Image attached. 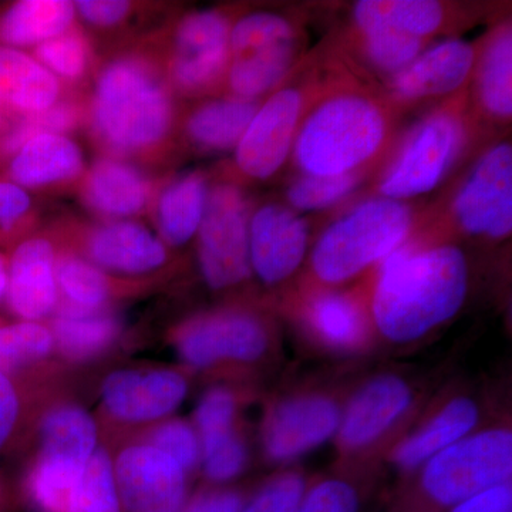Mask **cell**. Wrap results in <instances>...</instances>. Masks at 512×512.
<instances>
[{
  "label": "cell",
  "mask_w": 512,
  "mask_h": 512,
  "mask_svg": "<svg viewBox=\"0 0 512 512\" xmlns=\"http://www.w3.org/2000/svg\"><path fill=\"white\" fill-rule=\"evenodd\" d=\"M181 111L156 33L99 63L86 92L84 130L101 156L150 170L177 153Z\"/></svg>",
  "instance_id": "6da1fadb"
},
{
  "label": "cell",
  "mask_w": 512,
  "mask_h": 512,
  "mask_svg": "<svg viewBox=\"0 0 512 512\" xmlns=\"http://www.w3.org/2000/svg\"><path fill=\"white\" fill-rule=\"evenodd\" d=\"M467 289V259L456 245L404 244L380 262L373 320L384 338L413 342L453 318Z\"/></svg>",
  "instance_id": "7a4b0ae2"
},
{
  "label": "cell",
  "mask_w": 512,
  "mask_h": 512,
  "mask_svg": "<svg viewBox=\"0 0 512 512\" xmlns=\"http://www.w3.org/2000/svg\"><path fill=\"white\" fill-rule=\"evenodd\" d=\"M397 111L384 94L328 84L303 117L293 164L318 177L370 171L392 144Z\"/></svg>",
  "instance_id": "3957f363"
},
{
  "label": "cell",
  "mask_w": 512,
  "mask_h": 512,
  "mask_svg": "<svg viewBox=\"0 0 512 512\" xmlns=\"http://www.w3.org/2000/svg\"><path fill=\"white\" fill-rule=\"evenodd\" d=\"M414 224L416 212L407 202L382 197L360 202L316 241L313 276L323 285L350 281L407 244Z\"/></svg>",
  "instance_id": "277c9868"
},
{
  "label": "cell",
  "mask_w": 512,
  "mask_h": 512,
  "mask_svg": "<svg viewBox=\"0 0 512 512\" xmlns=\"http://www.w3.org/2000/svg\"><path fill=\"white\" fill-rule=\"evenodd\" d=\"M470 128L468 89H464L430 111L410 131L384 170L377 197L406 202L439 187L463 154Z\"/></svg>",
  "instance_id": "5b68a950"
},
{
  "label": "cell",
  "mask_w": 512,
  "mask_h": 512,
  "mask_svg": "<svg viewBox=\"0 0 512 512\" xmlns=\"http://www.w3.org/2000/svg\"><path fill=\"white\" fill-rule=\"evenodd\" d=\"M235 19L231 9L192 10L175 19L171 28L161 30L165 74L178 100L222 94Z\"/></svg>",
  "instance_id": "8992f818"
},
{
  "label": "cell",
  "mask_w": 512,
  "mask_h": 512,
  "mask_svg": "<svg viewBox=\"0 0 512 512\" xmlns=\"http://www.w3.org/2000/svg\"><path fill=\"white\" fill-rule=\"evenodd\" d=\"M325 89L292 72L268 94L234 150L232 181L264 183L278 174L292 153L303 117Z\"/></svg>",
  "instance_id": "52a82bcc"
},
{
  "label": "cell",
  "mask_w": 512,
  "mask_h": 512,
  "mask_svg": "<svg viewBox=\"0 0 512 512\" xmlns=\"http://www.w3.org/2000/svg\"><path fill=\"white\" fill-rule=\"evenodd\" d=\"M252 210L241 184L222 180L211 185L195 242L202 278L215 291L234 288L252 274L249 262Z\"/></svg>",
  "instance_id": "ba28073f"
},
{
  "label": "cell",
  "mask_w": 512,
  "mask_h": 512,
  "mask_svg": "<svg viewBox=\"0 0 512 512\" xmlns=\"http://www.w3.org/2000/svg\"><path fill=\"white\" fill-rule=\"evenodd\" d=\"M53 232L64 248L113 278H146L160 272L171 258V249L156 231L137 220L62 221Z\"/></svg>",
  "instance_id": "9c48e42d"
},
{
  "label": "cell",
  "mask_w": 512,
  "mask_h": 512,
  "mask_svg": "<svg viewBox=\"0 0 512 512\" xmlns=\"http://www.w3.org/2000/svg\"><path fill=\"white\" fill-rule=\"evenodd\" d=\"M511 473V431H480L458 440L427 461L423 487L441 504H460L488 488L507 484Z\"/></svg>",
  "instance_id": "30bf717a"
},
{
  "label": "cell",
  "mask_w": 512,
  "mask_h": 512,
  "mask_svg": "<svg viewBox=\"0 0 512 512\" xmlns=\"http://www.w3.org/2000/svg\"><path fill=\"white\" fill-rule=\"evenodd\" d=\"M268 345L264 320L242 308L202 313L174 333L177 355L194 369H208L222 362H255L265 355Z\"/></svg>",
  "instance_id": "8fae6325"
},
{
  "label": "cell",
  "mask_w": 512,
  "mask_h": 512,
  "mask_svg": "<svg viewBox=\"0 0 512 512\" xmlns=\"http://www.w3.org/2000/svg\"><path fill=\"white\" fill-rule=\"evenodd\" d=\"M451 217L471 237L505 239L512 231V147L503 141L478 158L451 204Z\"/></svg>",
  "instance_id": "7c38bea8"
},
{
  "label": "cell",
  "mask_w": 512,
  "mask_h": 512,
  "mask_svg": "<svg viewBox=\"0 0 512 512\" xmlns=\"http://www.w3.org/2000/svg\"><path fill=\"white\" fill-rule=\"evenodd\" d=\"M163 180L141 165L100 156L87 167L76 194L96 221L138 220L150 215Z\"/></svg>",
  "instance_id": "4fadbf2b"
},
{
  "label": "cell",
  "mask_w": 512,
  "mask_h": 512,
  "mask_svg": "<svg viewBox=\"0 0 512 512\" xmlns=\"http://www.w3.org/2000/svg\"><path fill=\"white\" fill-rule=\"evenodd\" d=\"M114 477L126 512H183L187 473L177 461L146 443L120 451Z\"/></svg>",
  "instance_id": "5bb4252c"
},
{
  "label": "cell",
  "mask_w": 512,
  "mask_h": 512,
  "mask_svg": "<svg viewBox=\"0 0 512 512\" xmlns=\"http://www.w3.org/2000/svg\"><path fill=\"white\" fill-rule=\"evenodd\" d=\"M481 42L448 39L431 45L412 64L386 82L384 96L397 110L417 101L451 97L467 89Z\"/></svg>",
  "instance_id": "9a60e30c"
},
{
  "label": "cell",
  "mask_w": 512,
  "mask_h": 512,
  "mask_svg": "<svg viewBox=\"0 0 512 512\" xmlns=\"http://www.w3.org/2000/svg\"><path fill=\"white\" fill-rule=\"evenodd\" d=\"M55 232H32L15 244L9 258L6 305L22 322H39L59 306Z\"/></svg>",
  "instance_id": "2e32d148"
},
{
  "label": "cell",
  "mask_w": 512,
  "mask_h": 512,
  "mask_svg": "<svg viewBox=\"0 0 512 512\" xmlns=\"http://www.w3.org/2000/svg\"><path fill=\"white\" fill-rule=\"evenodd\" d=\"M87 167L82 147L72 136L40 133L5 163V180L32 195L76 192Z\"/></svg>",
  "instance_id": "e0dca14e"
},
{
  "label": "cell",
  "mask_w": 512,
  "mask_h": 512,
  "mask_svg": "<svg viewBox=\"0 0 512 512\" xmlns=\"http://www.w3.org/2000/svg\"><path fill=\"white\" fill-rule=\"evenodd\" d=\"M308 239V225L286 205L255 208L249 218L251 271L265 285L281 284L302 265Z\"/></svg>",
  "instance_id": "ac0fdd59"
},
{
  "label": "cell",
  "mask_w": 512,
  "mask_h": 512,
  "mask_svg": "<svg viewBox=\"0 0 512 512\" xmlns=\"http://www.w3.org/2000/svg\"><path fill=\"white\" fill-rule=\"evenodd\" d=\"M187 393V379L175 370L127 369L107 376L100 396L111 419L138 424L170 416Z\"/></svg>",
  "instance_id": "d6986e66"
},
{
  "label": "cell",
  "mask_w": 512,
  "mask_h": 512,
  "mask_svg": "<svg viewBox=\"0 0 512 512\" xmlns=\"http://www.w3.org/2000/svg\"><path fill=\"white\" fill-rule=\"evenodd\" d=\"M340 412L325 396H302L275 407L264 430L266 456L284 463L328 441L339 430Z\"/></svg>",
  "instance_id": "ffe728a7"
},
{
  "label": "cell",
  "mask_w": 512,
  "mask_h": 512,
  "mask_svg": "<svg viewBox=\"0 0 512 512\" xmlns=\"http://www.w3.org/2000/svg\"><path fill=\"white\" fill-rule=\"evenodd\" d=\"M264 100L235 99L227 94L197 100L191 109L181 111L178 146L197 154L234 151Z\"/></svg>",
  "instance_id": "44dd1931"
},
{
  "label": "cell",
  "mask_w": 512,
  "mask_h": 512,
  "mask_svg": "<svg viewBox=\"0 0 512 512\" xmlns=\"http://www.w3.org/2000/svg\"><path fill=\"white\" fill-rule=\"evenodd\" d=\"M412 390L396 376H380L363 386L340 416L339 440L359 450L379 439L412 403Z\"/></svg>",
  "instance_id": "7402d4cb"
},
{
  "label": "cell",
  "mask_w": 512,
  "mask_h": 512,
  "mask_svg": "<svg viewBox=\"0 0 512 512\" xmlns=\"http://www.w3.org/2000/svg\"><path fill=\"white\" fill-rule=\"evenodd\" d=\"M210 190V177L202 170L164 177L150 217L156 234L168 248L185 247L197 237Z\"/></svg>",
  "instance_id": "603a6c76"
},
{
  "label": "cell",
  "mask_w": 512,
  "mask_h": 512,
  "mask_svg": "<svg viewBox=\"0 0 512 512\" xmlns=\"http://www.w3.org/2000/svg\"><path fill=\"white\" fill-rule=\"evenodd\" d=\"M70 94L32 53L0 45V107L15 119L52 109Z\"/></svg>",
  "instance_id": "cb8c5ba5"
},
{
  "label": "cell",
  "mask_w": 512,
  "mask_h": 512,
  "mask_svg": "<svg viewBox=\"0 0 512 512\" xmlns=\"http://www.w3.org/2000/svg\"><path fill=\"white\" fill-rule=\"evenodd\" d=\"M474 94L485 119L507 124L512 116V29L504 20L481 40L474 67Z\"/></svg>",
  "instance_id": "d4e9b609"
},
{
  "label": "cell",
  "mask_w": 512,
  "mask_h": 512,
  "mask_svg": "<svg viewBox=\"0 0 512 512\" xmlns=\"http://www.w3.org/2000/svg\"><path fill=\"white\" fill-rule=\"evenodd\" d=\"M36 461L64 470L82 471L97 450L96 421L76 404L49 410L40 423Z\"/></svg>",
  "instance_id": "484cf974"
},
{
  "label": "cell",
  "mask_w": 512,
  "mask_h": 512,
  "mask_svg": "<svg viewBox=\"0 0 512 512\" xmlns=\"http://www.w3.org/2000/svg\"><path fill=\"white\" fill-rule=\"evenodd\" d=\"M302 62V39L265 47L229 60L222 94L264 100Z\"/></svg>",
  "instance_id": "4316f807"
},
{
  "label": "cell",
  "mask_w": 512,
  "mask_h": 512,
  "mask_svg": "<svg viewBox=\"0 0 512 512\" xmlns=\"http://www.w3.org/2000/svg\"><path fill=\"white\" fill-rule=\"evenodd\" d=\"M458 18L454 6L430 0H362L352 13L353 23H377L429 42L453 32Z\"/></svg>",
  "instance_id": "83f0119b"
},
{
  "label": "cell",
  "mask_w": 512,
  "mask_h": 512,
  "mask_svg": "<svg viewBox=\"0 0 512 512\" xmlns=\"http://www.w3.org/2000/svg\"><path fill=\"white\" fill-rule=\"evenodd\" d=\"M77 25L74 2L19 0L0 8V45L35 49Z\"/></svg>",
  "instance_id": "f1b7e54d"
},
{
  "label": "cell",
  "mask_w": 512,
  "mask_h": 512,
  "mask_svg": "<svg viewBox=\"0 0 512 512\" xmlns=\"http://www.w3.org/2000/svg\"><path fill=\"white\" fill-rule=\"evenodd\" d=\"M477 420L478 409L473 400L466 397L451 400L426 426L399 444L394 450V463L404 470L423 466L451 444L468 436Z\"/></svg>",
  "instance_id": "f546056e"
},
{
  "label": "cell",
  "mask_w": 512,
  "mask_h": 512,
  "mask_svg": "<svg viewBox=\"0 0 512 512\" xmlns=\"http://www.w3.org/2000/svg\"><path fill=\"white\" fill-rule=\"evenodd\" d=\"M32 56L70 93H86L100 63L92 36L79 22L35 47Z\"/></svg>",
  "instance_id": "4dcf8cb0"
},
{
  "label": "cell",
  "mask_w": 512,
  "mask_h": 512,
  "mask_svg": "<svg viewBox=\"0 0 512 512\" xmlns=\"http://www.w3.org/2000/svg\"><path fill=\"white\" fill-rule=\"evenodd\" d=\"M55 346L66 359L84 362L106 352L116 342L120 322L113 313L57 308L52 323Z\"/></svg>",
  "instance_id": "1f68e13d"
},
{
  "label": "cell",
  "mask_w": 512,
  "mask_h": 512,
  "mask_svg": "<svg viewBox=\"0 0 512 512\" xmlns=\"http://www.w3.org/2000/svg\"><path fill=\"white\" fill-rule=\"evenodd\" d=\"M56 279L59 299H62L57 308L103 311L117 292L113 276L64 247L59 248L57 254Z\"/></svg>",
  "instance_id": "d6a6232c"
},
{
  "label": "cell",
  "mask_w": 512,
  "mask_h": 512,
  "mask_svg": "<svg viewBox=\"0 0 512 512\" xmlns=\"http://www.w3.org/2000/svg\"><path fill=\"white\" fill-rule=\"evenodd\" d=\"M353 40L365 63L386 77V82L433 45L429 40L377 23H353Z\"/></svg>",
  "instance_id": "836d02e7"
},
{
  "label": "cell",
  "mask_w": 512,
  "mask_h": 512,
  "mask_svg": "<svg viewBox=\"0 0 512 512\" xmlns=\"http://www.w3.org/2000/svg\"><path fill=\"white\" fill-rule=\"evenodd\" d=\"M313 332L332 348L352 349L365 338L366 323L359 303L345 293L322 292L306 308Z\"/></svg>",
  "instance_id": "e575fe53"
},
{
  "label": "cell",
  "mask_w": 512,
  "mask_h": 512,
  "mask_svg": "<svg viewBox=\"0 0 512 512\" xmlns=\"http://www.w3.org/2000/svg\"><path fill=\"white\" fill-rule=\"evenodd\" d=\"M66 512H121L113 460L104 448L87 461L70 490Z\"/></svg>",
  "instance_id": "d590c367"
},
{
  "label": "cell",
  "mask_w": 512,
  "mask_h": 512,
  "mask_svg": "<svg viewBox=\"0 0 512 512\" xmlns=\"http://www.w3.org/2000/svg\"><path fill=\"white\" fill-rule=\"evenodd\" d=\"M53 348L52 330L40 322L0 325V373L13 377L46 359Z\"/></svg>",
  "instance_id": "8d00e7d4"
},
{
  "label": "cell",
  "mask_w": 512,
  "mask_h": 512,
  "mask_svg": "<svg viewBox=\"0 0 512 512\" xmlns=\"http://www.w3.org/2000/svg\"><path fill=\"white\" fill-rule=\"evenodd\" d=\"M302 39L295 20L275 12H252L237 16L229 35L232 56Z\"/></svg>",
  "instance_id": "74e56055"
},
{
  "label": "cell",
  "mask_w": 512,
  "mask_h": 512,
  "mask_svg": "<svg viewBox=\"0 0 512 512\" xmlns=\"http://www.w3.org/2000/svg\"><path fill=\"white\" fill-rule=\"evenodd\" d=\"M369 171L343 175H302L286 190V202L291 210L320 211L345 200L362 184Z\"/></svg>",
  "instance_id": "f35d334b"
},
{
  "label": "cell",
  "mask_w": 512,
  "mask_h": 512,
  "mask_svg": "<svg viewBox=\"0 0 512 512\" xmlns=\"http://www.w3.org/2000/svg\"><path fill=\"white\" fill-rule=\"evenodd\" d=\"M202 470L215 483L232 480L247 464V448L235 430L200 439Z\"/></svg>",
  "instance_id": "ab89813d"
},
{
  "label": "cell",
  "mask_w": 512,
  "mask_h": 512,
  "mask_svg": "<svg viewBox=\"0 0 512 512\" xmlns=\"http://www.w3.org/2000/svg\"><path fill=\"white\" fill-rule=\"evenodd\" d=\"M37 210L32 195L0 177V244H18L32 234Z\"/></svg>",
  "instance_id": "60d3db41"
},
{
  "label": "cell",
  "mask_w": 512,
  "mask_h": 512,
  "mask_svg": "<svg viewBox=\"0 0 512 512\" xmlns=\"http://www.w3.org/2000/svg\"><path fill=\"white\" fill-rule=\"evenodd\" d=\"M146 444L163 451L190 473L201 461L200 437L197 430L183 420H167L151 431Z\"/></svg>",
  "instance_id": "b9f144b4"
},
{
  "label": "cell",
  "mask_w": 512,
  "mask_h": 512,
  "mask_svg": "<svg viewBox=\"0 0 512 512\" xmlns=\"http://www.w3.org/2000/svg\"><path fill=\"white\" fill-rule=\"evenodd\" d=\"M77 22L84 30L114 33L127 28L140 15V3L127 0H79L74 2Z\"/></svg>",
  "instance_id": "7bdbcfd3"
},
{
  "label": "cell",
  "mask_w": 512,
  "mask_h": 512,
  "mask_svg": "<svg viewBox=\"0 0 512 512\" xmlns=\"http://www.w3.org/2000/svg\"><path fill=\"white\" fill-rule=\"evenodd\" d=\"M237 402L234 394L225 387H215L202 396L195 410L198 437L214 436L234 430Z\"/></svg>",
  "instance_id": "ee69618b"
},
{
  "label": "cell",
  "mask_w": 512,
  "mask_h": 512,
  "mask_svg": "<svg viewBox=\"0 0 512 512\" xmlns=\"http://www.w3.org/2000/svg\"><path fill=\"white\" fill-rule=\"evenodd\" d=\"M305 483L296 473L276 477L262 488L241 512H296L303 500Z\"/></svg>",
  "instance_id": "f6af8a7d"
},
{
  "label": "cell",
  "mask_w": 512,
  "mask_h": 512,
  "mask_svg": "<svg viewBox=\"0 0 512 512\" xmlns=\"http://www.w3.org/2000/svg\"><path fill=\"white\" fill-rule=\"evenodd\" d=\"M359 500L348 483L323 481L303 498L296 512H357Z\"/></svg>",
  "instance_id": "bcb514c9"
},
{
  "label": "cell",
  "mask_w": 512,
  "mask_h": 512,
  "mask_svg": "<svg viewBox=\"0 0 512 512\" xmlns=\"http://www.w3.org/2000/svg\"><path fill=\"white\" fill-rule=\"evenodd\" d=\"M22 416V400L13 377L0 373V453L15 436Z\"/></svg>",
  "instance_id": "7dc6e473"
},
{
  "label": "cell",
  "mask_w": 512,
  "mask_h": 512,
  "mask_svg": "<svg viewBox=\"0 0 512 512\" xmlns=\"http://www.w3.org/2000/svg\"><path fill=\"white\" fill-rule=\"evenodd\" d=\"M511 504L512 490L510 483H507L461 501L451 512H510Z\"/></svg>",
  "instance_id": "c3c4849f"
},
{
  "label": "cell",
  "mask_w": 512,
  "mask_h": 512,
  "mask_svg": "<svg viewBox=\"0 0 512 512\" xmlns=\"http://www.w3.org/2000/svg\"><path fill=\"white\" fill-rule=\"evenodd\" d=\"M242 500L232 491H208L195 497L183 512H241Z\"/></svg>",
  "instance_id": "681fc988"
},
{
  "label": "cell",
  "mask_w": 512,
  "mask_h": 512,
  "mask_svg": "<svg viewBox=\"0 0 512 512\" xmlns=\"http://www.w3.org/2000/svg\"><path fill=\"white\" fill-rule=\"evenodd\" d=\"M9 282V258L0 254V301L6 296Z\"/></svg>",
  "instance_id": "f907efd6"
},
{
  "label": "cell",
  "mask_w": 512,
  "mask_h": 512,
  "mask_svg": "<svg viewBox=\"0 0 512 512\" xmlns=\"http://www.w3.org/2000/svg\"><path fill=\"white\" fill-rule=\"evenodd\" d=\"M16 120L18 119L10 116L9 113H6V111L0 107V137L8 133L9 128L12 127V124L15 123Z\"/></svg>",
  "instance_id": "816d5d0a"
},
{
  "label": "cell",
  "mask_w": 512,
  "mask_h": 512,
  "mask_svg": "<svg viewBox=\"0 0 512 512\" xmlns=\"http://www.w3.org/2000/svg\"><path fill=\"white\" fill-rule=\"evenodd\" d=\"M0 497H2V495H0Z\"/></svg>",
  "instance_id": "f5cc1de1"
}]
</instances>
